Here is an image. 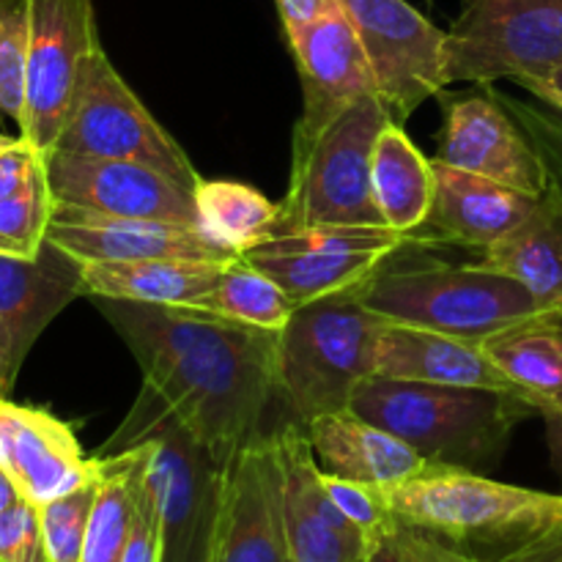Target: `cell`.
Wrapping results in <instances>:
<instances>
[{
  "mask_svg": "<svg viewBox=\"0 0 562 562\" xmlns=\"http://www.w3.org/2000/svg\"><path fill=\"white\" fill-rule=\"evenodd\" d=\"M31 0H0V113L22 121Z\"/></svg>",
  "mask_w": 562,
  "mask_h": 562,
  "instance_id": "cell-32",
  "label": "cell"
},
{
  "mask_svg": "<svg viewBox=\"0 0 562 562\" xmlns=\"http://www.w3.org/2000/svg\"><path fill=\"white\" fill-rule=\"evenodd\" d=\"M294 307L289 294L269 274H263L261 269L239 256L223 267V274H220L203 311H212L231 322L280 333L289 324Z\"/></svg>",
  "mask_w": 562,
  "mask_h": 562,
  "instance_id": "cell-30",
  "label": "cell"
},
{
  "mask_svg": "<svg viewBox=\"0 0 562 562\" xmlns=\"http://www.w3.org/2000/svg\"><path fill=\"white\" fill-rule=\"evenodd\" d=\"M283 453V499L291 562H362L366 536L335 508L307 431L294 420L278 428Z\"/></svg>",
  "mask_w": 562,
  "mask_h": 562,
  "instance_id": "cell-20",
  "label": "cell"
},
{
  "mask_svg": "<svg viewBox=\"0 0 562 562\" xmlns=\"http://www.w3.org/2000/svg\"><path fill=\"white\" fill-rule=\"evenodd\" d=\"M406 241L404 234L387 225H316L272 236L241 258L269 274L300 307L357 289Z\"/></svg>",
  "mask_w": 562,
  "mask_h": 562,
  "instance_id": "cell-12",
  "label": "cell"
},
{
  "mask_svg": "<svg viewBox=\"0 0 562 562\" xmlns=\"http://www.w3.org/2000/svg\"><path fill=\"white\" fill-rule=\"evenodd\" d=\"M382 492L395 519L481 560L492 554V562L562 525V494L510 486L439 461Z\"/></svg>",
  "mask_w": 562,
  "mask_h": 562,
  "instance_id": "cell-3",
  "label": "cell"
},
{
  "mask_svg": "<svg viewBox=\"0 0 562 562\" xmlns=\"http://www.w3.org/2000/svg\"><path fill=\"white\" fill-rule=\"evenodd\" d=\"M0 562H49L38 505L20 499L0 514Z\"/></svg>",
  "mask_w": 562,
  "mask_h": 562,
  "instance_id": "cell-35",
  "label": "cell"
},
{
  "mask_svg": "<svg viewBox=\"0 0 562 562\" xmlns=\"http://www.w3.org/2000/svg\"><path fill=\"white\" fill-rule=\"evenodd\" d=\"M44 173L53 203L198 228L190 187L151 165L49 151L44 154Z\"/></svg>",
  "mask_w": 562,
  "mask_h": 562,
  "instance_id": "cell-14",
  "label": "cell"
},
{
  "mask_svg": "<svg viewBox=\"0 0 562 562\" xmlns=\"http://www.w3.org/2000/svg\"><path fill=\"white\" fill-rule=\"evenodd\" d=\"M102 47L93 0H31L20 135L42 154L58 143L88 58Z\"/></svg>",
  "mask_w": 562,
  "mask_h": 562,
  "instance_id": "cell-10",
  "label": "cell"
},
{
  "mask_svg": "<svg viewBox=\"0 0 562 562\" xmlns=\"http://www.w3.org/2000/svg\"><path fill=\"white\" fill-rule=\"evenodd\" d=\"M283 31L302 80V115L294 126V146H305L357 99L376 93V80L360 36L344 11Z\"/></svg>",
  "mask_w": 562,
  "mask_h": 562,
  "instance_id": "cell-16",
  "label": "cell"
},
{
  "mask_svg": "<svg viewBox=\"0 0 562 562\" xmlns=\"http://www.w3.org/2000/svg\"><path fill=\"white\" fill-rule=\"evenodd\" d=\"M86 294L82 261L44 241L31 258L0 252V329L5 340V376L14 387L38 335L69 302Z\"/></svg>",
  "mask_w": 562,
  "mask_h": 562,
  "instance_id": "cell-19",
  "label": "cell"
},
{
  "mask_svg": "<svg viewBox=\"0 0 562 562\" xmlns=\"http://www.w3.org/2000/svg\"><path fill=\"white\" fill-rule=\"evenodd\" d=\"M305 431L324 472L368 486H398L428 464L404 439L351 409L316 417L307 423Z\"/></svg>",
  "mask_w": 562,
  "mask_h": 562,
  "instance_id": "cell-23",
  "label": "cell"
},
{
  "mask_svg": "<svg viewBox=\"0 0 562 562\" xmlns=\"http://www.w3.org/2000/svg\"><path fill=\"white\" fill-rule=\"evenodd\" d=\"M143 373V390L228 467L263 437V417L278 398L274 329L231 322L203 307H162L97 300Z\"/></svg>",
  "mask_w": 562,
  "mask_h": 562,
  "instance_id": "cell-1",
  "label": "cell"
},
{
  "mask_svg": "<svg viewBox=\"0 0 562 562\" xmlns=\"http://www.w3.org/2000/svg\"><path fill=\"white\" fill-rule=\"evenodd\" d=\"M371 187L382 223L406 239L423 228L434 201V162L409 140L404 124L390 121L373 148Z\"/></svg>",
  "mask_w": 562,
  "mask_h": 562,
  "instance_id": "cell-26",
  "label": "cell"
},
{
  "mask_svg": "<svg viewBox=\"0 0 562 562\" xmlns=\"http://www.w3.org/2000/svg\"><path fill=\"white\" fill-rule=\"evenodd\" d=\"M20 499H25V497H22V494H20L16 483L11 481L9 472H5L3 467H0V514H3V510H9V508H14V505L20 503Z\"/></svg>",
  "mask_w": 562,
  "mask_h": 562,
  "instance_id": "cell-45",
  "label": "cell"
},
{
  "mask_svg": "<svg viewBox=\"0 0 562 562\" xmlns=\"http://www.w3.org/2000/svg\"><path fill=\"white\" fill-rule=\"evenodd\" d=\"M93 499H97V481L86 483V486L75 488V492L64 494V497L38 505L44 547H47L49 562L82 560V547H86Z\"/></svg>",
  "mask_w": 562,
  "mask_h": 562,
  "instance_id": "cell-33",
  "label": "cell"
},
{
  "mask_svg": "<svg viewBox=\"0 0 562 562\" xmlns=\"http://www.w3.org/2000/svg\"><path fill=\"white\" fill-rule=\"evenodd\" d=\"M384 318L360 291L322 296L294 307L278 344V398L302 428L351 406L357 387L376 373Z\"/></svg>",
  "mask_w": 562,
  "mask_h": 562,
  "instance_id": "cell-5",
  "label": "cell"
},
{
  "mask_svg": "<svg viewBox=\"0 0 562 562\" xmlns=\"http://www.w3.org/2000/svg\"><path fill=\"white\" fill-rule=\"evenodd\" d=\"M494 562H562V525Z\"/></svg>",
  "mask_w": 562,
  "mask_h": 562,
  "instance_id": "cell-42",
  "label": "cell"
},
{
  "mask_svg": "<svg viewBox=\"0 0 562 562\" xmlns=\"http://www.w3.org/2000/svg\"><path fill=\"white\" fill-rule=\"evenodd\" d=\"M280 20L283 27H300L311 25V22L324 20V16L338 14L340 0H278Z\"/></svg>",
  "mask_w": 562,
  "mask_h": 562,
  "instance_id": "cell-41",
  "label": "cell"
},
{
  "mask_svg": "<svg viewBox=\"0 0 562 562\" xmlns=\"http://www.w3.org/2000/svg\"><path fill=\"white\" fill-rule=\"evenodd\" d=\"M340 9L360 36L376 93L395 124H404L448 86V31H439L415 5L406 0H340Z\"/></svg>",
  "mask_w": 562,
  "mask_h": 562,
  "instance_id": "cell-11",
  "label": "cell"
},
{
  "mask_svg": "<svg viewBox=\"0 0 562 562\" xmlns=\"http://www.w3.org/2000/svg\"><path fill=\"white\" fill-rule=\"evenodd\" d=\"M543 423H547V442H549V453H552V464L554 470L560 472L562 481V406L560 409H549L543 412Z\"/></svg>",
  "mask_w": 562,
  "mask_h": 562,
  "instance_id": "cell-43",
  "label": "cell"
},
{
  "mask_svg": "<svg viewBox=\"0 0 562 562\" xmlns=\"http://www.w3.org/2000/svg\"><path fill=\"white\" fill-rule=\"evenodd\" d=\"M519 86L525 88V91H530L538 102H543L547 108H552L554 113L562 115V91L560 88L549 86V82H543V80H519Z\"/></svg>",
  "mask_w": 562,
  "mask_h": 562,
  "instance_id": "cell-44",
  "label": "cell"
},
{
  "mask_svg": "<svg viewBox=\"0 0 562 562\" xmlns=\"http://www.w3.org/2000/svg\"><path fill=\"white\" fill-rule=\"evenodd\" d=\"M362 302L390 324L483 340L527 322H558L519 280L481 261L448 263L428 256L384 258L357 285Z\"/></svg>",
  "mask_w": 562,
  "mask_h": 562,
  "instance_id": "cell-2",
  "label": "cell"
},
{
  "mask_svg": "<svg viewBox=\"0 0 562 562\" xmlns=\"http://www.w3.org/2000/svg\"><path fill=\"white\" fill-rule=\"evenodd\" d=\"M437 159L532 198H541L552 184V168L536 140L508 108L486 93L448 102Z\"/></svg>",
  "mask_w": 562,
  "mask_h": 562,
  "instance_id": "cell-15",
  "label": "cell"
},
{
  "mask_svg": "<svg viewBox=\"0 0 562 562\" xmlns=\"http://www.w3.org/2000/svg\"><path fill=\"white\" fill-rule=\"evenodd\" d=\"M349 409L404 439L426 461L475 472L497 464L516 423L538 415L527 401L508 393L404 382L379 373L357 387Z\"/></svg>",
  "mask_w": 562,
  "mask_h": 562,
  "instance_id": "cell-4",
  "label": "cell"
},
{
  "mask_svg": "<svg viewBox=\"0 0 562 562\" xmlns=\"http://www.w3.org/2000/svg\"><path fill=\"white\" fill-rule=\"evenodd\" d=\"M434 162V201L423 231L428 239L456 241V245L486 250L494 241L519 228L530 212L536 209L538 198L527 192L505 187L499 181L483 179V176L459 170L439 159ZM415 234V236H417ZM412 236V239H415ZM409 239V241H412Z\"/></svg>",
  "mask_w": 562,
  "mask_h": 562,
  "instance_id": "cell-21",
  "label": "cell"
},
{
  "mask_svg": "<svg viewBox=\"0 0 562 562\" xmlns=\"http://www.w3.org/2000/svg\"><path fill=\"white\" fill-rule=\"evenodd\" d=\"M494 366L538 415L562 406V324L527 322L483 340Z\"/></svg>",
  "mask_w": 562,
  "mask_h": 562,
  "instance_id": "cell-27",
  "label": "cell"
},
{
  "mask_svg": "<svg viewBox=\"0 0 562 562\" xmlns=\"http://www.w3.org/2000/svg\"><path fill=\"white\" fill-rule=\"evenodd\" d=\"M11 384L9 376H5V340H3V329H0V398H9L11 395Z\"/></svg>",
  "mask_w": 562,
  "mask_h": 562,
  "instance_id": "cell-46",
  "label": "cell"
},
{
  "mask_svg": "<svg viewBox=\"0 0 562 562\" xmlns=\"http://www.w3.org/2000/svg\"><path fill=\"white\" fill-rule=\"evenodd\" d=\"M322 483L327 488L329 499L335 503V508L357 527V530L366 536V541H371L376 532H382L390 521L395 519L393 510H390L384 492L379 486H368V483L349 481V477L333 475V472L322 470Z\"/></svg>",
  "mask_w": 562,
  "mask_h": 562,
  "instance_id": "cell-34",
  "label": "cell"
},
{
  "mask_svg": "<svg viewBox=\"0 0 562 562\" xmlns=\"http://www.w3.org/2000/svg\"><path fill=\"white\" fill-rule=\"evenodd\" d=\"M393 121L379 93L357 99L311 143L294 146L291 181L280 203L278 231L294 234L316 225H384L373 201V148Z\"/></svg>",
  "mask_w": 562,
  "mask_h": 562,
  "instance_id": "cell-7",
  "label": "cell"
},
{
  "mask_svg": "<svg viewBox=\"0 0 562 562\" xmlns=\"http://www.w3.org/2000/svg\"><path fill=\"white\" fill-rule=\"evenodd\" d=\"M53 214V195L47 173L38 176L25 190L0 198V252L31 258L47 241V225Z\"/></svg>",
  "mask_w": 562,
  "mask_h": 562,
  "instance_id": "cell-31",
  "label": "cell"
},
{
  "mask_svg": "<svg viewBox=\"0 0 562 562\" xmlns=\"http://www.w3.org/2000/svg\"><path fill=\"white\" fill-rule=\"evenodd\" d=\"M192 201L198 231L231 256H245L278 231L280 203L241 181L201 179L192 190Z\"/></svg>",
  "mask_w": 562,
  "mask_h": 562,
  "instance_id": "cell-28",
  "label": "cell"
},
{
  "mask_svg": "<svg viewBox=\"0 0 562 562\" xmlns=\"http://www.w3.org/2000/svg\"><path fill=\"white\" fill-rule=\"evenodd\" d=\"M362 562H420L412 547L409 525L401 519H393L382 532L368 541L366 560Z\"/></svg>",
  "mask_w": 562,
  "mask_h": 562,
  "instance_id": "cell-39",
  "label": "cell"
},
{
  "mask_svg": "<svg viewBox=\"0 0 562 562\" xmlns=\"http://www.w3.org/2000/svg\"><path fill=\"white\" fill-rule=\"evenodd\" d=\"M47 241L82 263L148 261V258L228 263L239 258L209 241L195 225L113 217V214L88 212L64 203H53Z\"/></svg>",
  "mask_w": 562,
  "mask_h": 562,
  "instance_id": "cell-17",
  "label": "cell"
},
{
  "mask_svg": "<svg viewBox=\"0 0 562 562\" xmlns=\"http://www.w3.org/2000/svg\"><path fill=\"white\" fill-rule=\"evenodd\" d=\"M225 263L148 258V261L82 263L86 294L137 305L206 307Z\"/></svg>",
  "mask_w": 562,
  "mask_h": 562,
  "instance_id": "cell-25",
  "label": "cell"
},
{
  "mask_svg": "<svg viewBox=\"0 0 562 562\" xmlns=\"http://www.w3.org/2000/svg\"><path fill=\"white\" fill-rule=\"evenodd\" d=\"M53 151L143 162L195 190L201 173L176 137L115 71L104 47L88 58Z\"/></svg>",
  "mask_w": 562,
  "mask_h": 562,
  "instance_id": "cell-9",
  "label": "cell"
},
{
  "mask_svg": "<svg viewBox=\"0 0 562 562\" xmlns=\"http://www.w3.org/2000/svg\"><path fill=\"white\" fill-rule=\"evenodd\" d=\"M543 82H549V86L560 88V91H562V69L554 71V75H552V77H547V80H543Z\"/></svg>",
  "mask_w": 562,
  "mask_h": 562,
  "instance_id": "cell-47",
  "label": "cell"
},
{
  "mask_svg": "<svg viewBox=\"0 0 562 562\" xmlns=\"http://www.w3.org/2000/svg\"><path fill=\"white\" fill-rule=\"evenodd\" d=\"M558 69L562 0H472L448 31V86L547 80Z\"/></svg>",
  "mask_w": 562,
  "mask_h": 562,
  "instance_id": "cell-8",
  "label": "cell"
},
{
  "mask_svg": "<svg viewBox=\"0 0 562 562\" xmlns=\"http://www.w3.org/2000/svg\"><path fill=\"white\" fill-rule=\"evenodd\" d=\"M376 373L404 382L494 390L519 398L516 387L494 366L483 344L406 324L384 322L376 340Z\"/></svg>",
  "mask_w": 562,
  "mask_h": 562,
  "instance_id": "cell-22",
  "label": "cell"
},
{
  "mask_svg": "<svg viewBox=\"0 0 562 562\" xmlns=\"http://www.w3.org/2000/svg\"><path fill=\"white\" fill-rule=\"evenodd\" d=\"M283 483L274 428L225 467L209 562H291Z\"/></svg>",
  "mask_w": 562,
  "mask_h": 562,
  "instance_id": "cell-13",
  "label": "cell"
},
{
  "mask_svg": "<svg viewBox=\"0 0 562 562\" xmlns=\"http://www.w3.org/2000/svg\"><path fill=\"white\" fill-rule=\"evenodd\" d=\"M510 113L519 119V124L525 126L527 135L536 140V146L541 148V154L547 157L552 173L562 181V121L541 113V110L521 108V104H516Z\"/></svg>",
  "mask_w": 562,
  "mask_h": 562,
  "instance_id": "cell-38",
  "label": "cell"
},
{
  "mask_svg": "<svg viewBox=\"0 0 562 562\" xmlns=\"http://www.w3.org/2000/svg\"><path fill=\"white\" fill-rule=\"evenodd\" d=\"M0 467L33 505L64 497L99 475V459L86 456L69 423L11 398H0Z\"/></svg>",
  "mask_w": 562,
  "mask_h": 562,
  "instance_id": "cell-18",
  "label": "cell"
},
{
  "mask_svg": "<svg viewBox=\"0 0 562 562\" xmlns=\"http://www.w3.org/2000/svg\"><path fill=\"white\" fill-rule=\"evenodd\" d=\"M135 448V445H132ZM146 459V456H143ZM162 521H159L157 499H154L151 483H148L146 470H143L140 488H137V508L135 521H132L130 538L121 562H162Z\"/></svg>",
  "mask_w": 562,
  "mask_h": 562,
  "instance_id": "cell-36",
  "label": "cell"
},
{
  "mask_svg": "<svg viewBox=\"0 0 562 562\" xmlns=\"http://www.w3.org/2000/svg\"><path fill=\"white\" fill-rule=\"evenodd\" d=\"M44 173V154L22 135L0 132V198L25 190Z\"/></svg>",
  "mask_w": 562,
  "mask_h": 562,
  "instance_id": "cell-37",
  "label": "cell"
},
{
  "mask_svg": "<svg viewBox=\"0 0 562 562\" xmlns=\"http://www.w3.org/2000/svg\"><path fill=\"white\" fill-rule=\"evenodd\" d=\"M477 261L519 280L562 324V181L558 176L552 173V184L538 198L530 217L486 247Z\"/></svg>",
  "mask_w": 562,
  "mask_h": 562,
  "instance_id": "cell-24",
  "label": "cell"
},
{
  "mask_svg": "<svg viewBox=\"0 0 562 562\" xmlns=\"http://www.w3.org/2000/svg\"><path fill=\"white\" fill-rule=\"evenodd\" d=\"M97 499H93L80 562H121L135 521L137 488H140L146 459L137 445L110 456L97 453Z\"/></svg>",
  "mask_w": 562,
  "mask_h": 562,
  "instance_id": "cell-29",
  "label": "cell"
},
{
  "mask_svg": "<svg viewBox=\"0 0 562 562\" xmlns=\"http://www.w3.org/2000/svg\"><path fill=\"white\" fill-rule=\"evenodd\" d=\"M412 547H415V554L420 562H492V560H481L475 554H467L461 549H456L453 543L442 541L434 532L420 530V527H412Z\"/></svg>",
  "mask_w": 562,
  "mask_h": 562,
  "instance_id": "cell-40",
  "label": "cell"
},
{
  "mask_svg": "<svg viewBox=\"0 0 562 562\" xmlns=\"http://www.w3.org/2000/svg\"><path fill=\"white\" fill-rule=\"evenodd\" d=\"M132 445L146 456V475L162 521V562H209L225 470L148 390H140L99 456Z\"/></svg>",
  "mask_w": 562,
  "mask_h": 562,
  "instance_id": "cell-6",
  "label": "cell"
}]
</instances>
